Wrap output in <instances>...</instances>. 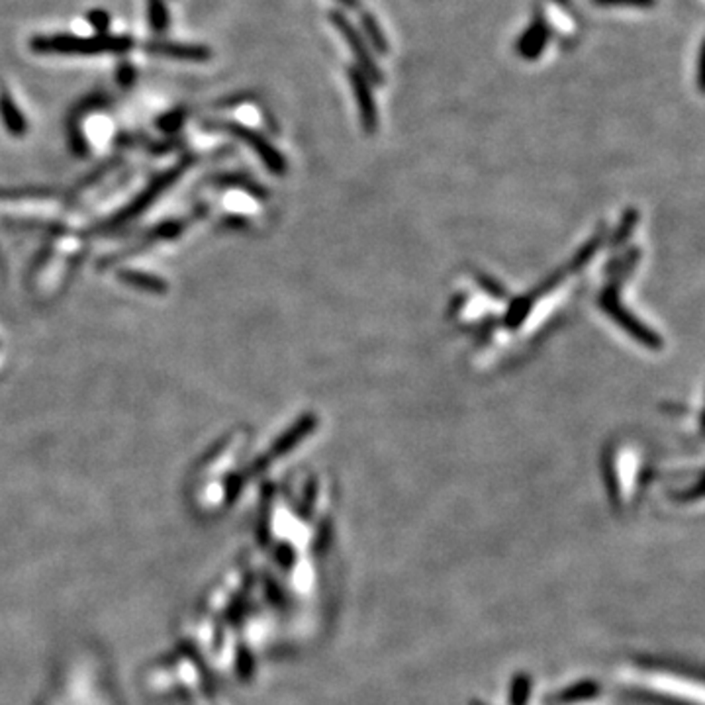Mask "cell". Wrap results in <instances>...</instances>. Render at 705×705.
Segmentation results:
<instances>
[{"instance_id":"cell-14","label":"cell","mask_w":705,"mask_h":705,"mask_svg":"<svg viewBox=\"0 0 705 705\" xmlns=\"http://www.w3.org/2000/svg\"><path fill=\"white\" fill-rule=\"evenodd\" d=\"M132 79H134V71H132V67H127V65H126V73L120 71V83H122V85L132 83Z\"/></svg>"},{"instance_id":"cell-11","label":"cell","mask_w":705,"mask_h":705,"mask_svg":"<svg viewBox=\"0 0 705 705\" xmlns=\"http://www.w3.org/2000/svg\"><path fill=\"white\" fill-rule=\"evenodd\" d=\"M592 3L604 8H652L657 0H592Z\"/></svg>"},{"instance_id":"cell-4","label":"cell","mask_w":705,"mask_h":705,"mask_svg":"<svg viewBox=\"0 0 705 705\" xmlns=\"http://www.w3.org/2000/svg\"><path fill=\"white\" fill-rule=\"evenodd\" d=\"M347 76H349V83L353 88L357 108H358V118H361V124H363L365 130L368 134H373V132H377V127H378V110H377L373 91H370V83L357 67H349Z\"/></svg>"},{"instance_id":"cell-12","label":"cell","mask_w":705,"mask_h":705,"mask_svg":"<svg viewBox=\"0 0 705 705\" xmlns=\"http://www.w3.org/2000/svg\"><path fill=\"white\" fill-rule=\"evenodd\" d=\"M86 20H88V24L93 25V30L98 32V35H106L110 24H112V18L106 10H91L86 15Z\"/></svg>"},{"instance_id":"cell-7","label":"cell","mask_w":705,"mask_h":705,"mask_svg":"<svg viewBox=\"0 0 705 705\" xmlns=\"http://www.w3.org/2000/svg\"><path fill=\"white\" fill-rule=\"evenodd\" d=\"M224 126L227 127L229 132H234V134L239 136L241 139H246L247 144H249L255 151L259 153V156L263 157V161H265L268 166H273V169H277V171L282 169V166H285V161H282V157L278 156V151H277L273 146H268L267 141H265L259 134H255L253 130H249V127H243V126H239V124H224Z\"/></svg>"},{"instance_id":"cell-6","label":"cell","mask_w":705,"mask_h":705,"mask_svg":"<svg viewBox=\"0 0 705 705\" xmlns=\"http://www.w3.org/2000/svg\"><path fill=\"white\" fill-rule=\"evenodd\" d=\"M149 54H157L175 59H190V61H204L210 59V49L206 45H188V44H171V42H149L146 45Z\"/></svg>"},{"instance_id":"cell-2","label":"cell","mask_w":705,"mask_h":705,"mask_svg":"<svg viewBox=\"0 0 705 705\" xmlns=\"http://www.w3.org/2000/svg\"><path fill=\"white\" fill-rule=\"evenodd\" d=\"M625 682H629L637 688H645L649 691H655V694L662 696H670V698H680V700H691L696 698V701L701 703V686L700 684H691L686 678H676L672 672L659 670V669H623L619 674Z\"/></svg>"},{"instance_id":"cell-9","label":"cell","mask_w":705,"mask_h":705,"mask_svg":"<svg viewBox=\"0 0 705 705\" xmlns=\"http://www.w3.org/2000/svg\"><path fill=\"white\" fill-rule=\"evenodd\" d=\"M0 114H3L5 124H6V127H8L12 134H22L25 130L24 116L20 114L18 106L8 96V93L0 95Z\"/></svg>"},{"instance_id":"cell-1","label":"cell","mask_w":705,"mask_h":705,"mask_svg":"<svg viewBox=\"0 0 705 705\" xmlns=\"http://www.w3.org/2000/svg\"><path fill=\"white\" fill-rule=\"evenodd\" d=\"M37 54H65V55H98V54H126L134 42L124 35H37L30 42Z\"/></svg>"},{"instance_id":"cell-15","label":"cell","mask_w":705,"mask_h":705,"mask_svg":"<svg viewBox=\"0 0 705 705\" xmlns=\"http://www.w3.org/2000/svg\"><path fill=\"white\" fill-rule=\"evenodd\" d=\"M190 705H217L214 700H204V701H195V703H190Z\"/></svg>"},{"instance_id":"cell-5","label":"cell","mask_w":705,"mask_h":705,"mask_svg":"<svg viewBox=\"0 0 705 705\" xmlns=\"http://www.w3.org/2000/svg\"><path fill=\"white\" fill-rule=\"evenodd\" d=\"M549 40H550V28L543 16H537L519 35V40L516 42V51L521 59L535 61L541 57Z\"/></svg>"},{"instance_id":"cell-13","label":"cell","mask_w":705,"mask_h":705,"mask_svg":"<svg viewBox=\"0 0 705 705\" xmlns=\"http://www.w3.org/2000/svg\"><path fill=\"white\" fill-rule=\"evenodd\" d=\"M347 10H361V0H337Z\"/></svg>"},{"instance_id":"cell-10","label":"cell","mask_w":705,"mask_h":705,"mask_svg":"<svg viewBox=\"0 0 705 705\" xmlns=\"http://www.w3.org/2000/svg\"><path fill=\"white\" fill-rule=\"evenodd\" d=\"M147 15L153 30H166V25H169V10L165 6V0H147Z\"/></svg>"},{"instance_id":"cell-8","label":"cell","mask_w":705,"mask_h":705,"mask_svg":"<svg viewBox=\"0 0 705 705\" xmlns=\"http://www.w3.org/2000/svg\"><path fill=\"white\" fill-rule=\"evenodd\" d=\"M361 28H363L361 34L365 37V42L373 47L378 55H387L388 54L387 35H384L378 20L367 10L361 12Z\"/></svg>"},{"instance_id":"cell-3","label":"cell","mask_w":705,"mask_h":705,"mask_svg":"<svg viewBox=\"0 0 705 705\" xmlns=\"http://www.w3.org/2000/svg\"><path fill=\"white\" fill-rule=\"evenodd\" d=\"M329 20L333 22V25H336L337 32L343 35V40L349 44L351 54H353V57L357 61V69L367 76L368 83L382 85L384 83V73L377 65L373 54H370L368 44L365 42L363 34L355 28V25L351 24V20L345 16L343 12H337V10L331 12Z\"/></svg>"}]
</instances>
